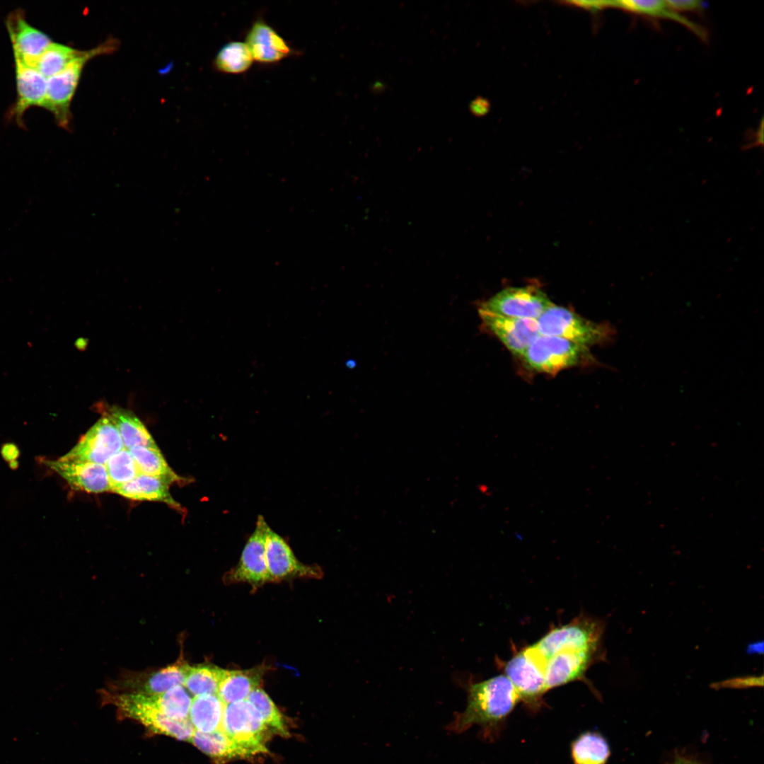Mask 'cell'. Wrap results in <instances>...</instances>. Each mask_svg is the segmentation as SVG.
I'll use <instances>...</instances> for the list:
<instances>
[{
	"label": "cell",
	"instance_id": "obj_1",
	"mask_svg": "<svg viewBox=\"0 0 764 764\" xmlns=\"http://www.w3.org/2000/svg\"><path fill=\"white\" fill-rule=\"evenodd\" d=\"M519 701V693L504 674L472 683L468 689L465 709L454 714L446 729L461 734L478 725L481 737L493 741Z\"/></svg>",
	"mask_w": 764,
	"mask_h": 764
},
{
	"label": "cell",
	"instance_id": "obj_2",
	"mask_svg": "<svg viewBox=\"0 0 764 764\" xmlns=\"http://www.w3.org/2000/svg\"><path fill=\"white\" fill-rule=\"evenodd\" d=\"M104 701L124 716L135 719L154 734L190 741L195 729L190 719L175 720L176 695L173 689L159 694L103 690Z\"/></svg>",
	"mask_w": 764,
	"mask_h": 764
},
{
	"label": "cell",
	"instance_id": "obj_3",
	"mask_svg": "<svg viewBox=\"0 0 764 764\" xmlns=\"http://www.w3.org/2000/svg\"><path fill=\"white\" fill-rule=\"evenodd\" d=\"M117 42L108 40L80 54L57 74L47 79L43 108L54 117L60 127L68 129L71 121L70 105L76 90L83 68L93 57L115 50Z\"/></svg>",
	"mask_w": 764,
	"mask_h": 764
},
{
	"label": "cell",
	"instance_id": "obj_4",
	"mask_svg": "<svg viewBox=\"0 0 764 764\" xmlns=\"http://www.w3.org/2000/svg\"><path fill=\"white\" fill-rule=\"evenodd\" d=\"M537 322L540 335L562 337L586 347L610 342L615 335V329L608 323L592 322L554 304Z\"/></svg>",
	"mask_w": 764,
	"mask_h": 764
},
{
	"label": "cell",
	"instance_id": "obj_5",
	"mask_svg": "<svg viewBox=\"0 0 764 764\" xmlns=\"http://www.w3.org/2000/svg\"><path fill=\"white\" fill-rule=\"evenodd\" d=\"M221 729L245 758L266 753L269 730L255 707L247 700L225 705Z\"/></svg>",
	"mask_w": 764,
	"mask_h": 764
},
{
	"label": "cell",
	"instance_id": "obj_6",
	"mask_svg": "<svg viewBox=\"0 0 764 764\" xmlns=\"http://www.w3.org/2000/svg\"><path fill=\"white\" fill-rule=\"evenodd\" d=\"M603 630L604 623L600 620L577 618L552 629L532 646L545 661L565 649L600 652Z\"/></svg>",
	"mask_w": 764,
	"mask_h": 764
},
{
	"label": "cell",
	"instance_id": "obj_7",
	"mask_svg": "<svg viewBox=\"0 0 764 764\" xmlns=\"http://www.w3.org/2000/svg\"><path fill=\"white\" fill-rule=\"evenodd\" d=\"M521 357L529 368L555 374L582 362L589 357V352L587 347L568 340L539 335Z\"/></svg>",
	"mask_w": 764,
	"mask_h": 764
},
{
	"label": "cell",
	"instance_id": "obj_8",
	"mask_svg": "<svg viewBox=\"0 0 764 764\" xmlns=\"http://www.w3.org/2000/svg\"><path fill=\"white\" fill-rule=\"evenodd\" d=\"M509 679L528 710L535 713L542 707L543 696L548 691L544 667L538 663L529 647L519 652L504 666Z\"/></svg>",
	"mask_w": 764,
	"mask_h": 764
},
{
	"label": "cell",
	"instance_id": "obj_9",
	"mask_svg": "<svg viewBox=\"0 0 764 764\" xmlns=\"http://www.w3.org/2000/svg\"><path fill=\"white\" fill-rule=\"evenodd\" d=\"M269 527L263 516H258L255 531L245 545L239 562L226 574L225 581L227 584L248 583L257 588L270 582L265 555V540Z\"/></svg>",
	"mask_w": 764,
	"mask_h": 764
},
{
	"label": "cell",
	"instance_id": "obj_10",
	"mask_svg": "<svg viewBox=\"0 0 764 764\" xmlns=\"http://www.w3.org/2000/svg\"><path fill=\"white\" fill-rule=\"evenodd\" d=\"M552 305L542 290L527 286L504 289L480 307L507 317L537 320Z\"/></svg>",
	"mask_w": 764,
	"mask_h": 764
},
{
	"label": "cell",
	"instance_id": "obj_11",
	"mask_svg": "<svg viewBox=\"0 0 764 764\" xmlns=\"http://www.w3.org/2000/svg\"><path fill=\"white\" fill-rule=\"evenodd\" d=\"M183 649L175 662L157 670L122 673L112 685V691L159 694L183 685L186 668Z\"/></svg>",
	"mask_w": 764,
	"mask_h": 764
},
{
	"label": "cell",
	"instance_id": "obj_12",
	"mask_svg": "<svg viewBox=\"0 0 764 764\" xmlns=\"http://www.w3.org/2000/svg\"><path fill=\"white\" fill-rule=\"evenodd\" d=\"M123 448V441L117 429L108 417L103 416L60 458L105 465L111 456Z\"/></svg>",
	"mask_w": 764,
	"mask_h": 764
},
{
	"label": "cell",
	"instance_id": "obj_13",
	"mask_svg": "<svg viewBox=\"0 0 764 764\" xmlns=\"http://www.w3.org/2000/svg\"><path fill=\"white\" fill-rule=\"evenodd\" d=\"M265 555L270 581L293 578L318 579L323 575L318 565L300 562L286 541L270 527L267 531Z\"/></svg>",
	"mask_w": 764,
	"mask_h": 764
},
{
	"label": "cell",
	"instance_id": "obj_14",
	"mask_svg": "<svg viewBox=\"0 0 764 764\" xmlns=\"http://www.w3.org/2000/svg\"><path fill=\"white\" fill-rule=\"evenodd\" d=\"M478 312L483 323L513 354L521 356L540 335L537 320L504 316L481 307Z\"/></svg>",
	"mask_w": 764,
	"mask_h": 764
},
{
	"label": "cell",
	"instance_id": "obj_15",
	"mask_svg": "<svg viewBox=\"0 0 764 764\" xmlns=\"http://www.w3.org/2000/svg\"><path fill=\"white\" fill-rule=\"evenodd\" d=\"M6 26L11 42L14 57L34 66L35 63L52 42L45 33L31 25L25 18L22 9L9 13L6 18Z\"/></svg>",
	"mask_w": 764,
	"mask_h": 764
},
{
	"label": "cell",
	"instance_id": "obj_16",
	"mask_svg": "<svg viewBox=\"0 0 764 764\" xmlns=\"http://www.w3.org/2000/svg\"><path fill=\"white\" fill-rule=\"evenodd\" d=\"M44 463L63 478L74 490L88 493L111 491L105 465L61 458L46 460Z\"/></svg>",
	"mask_w": 764,
	"mask_h": 764
},
{
	"label": "cell",
	"instance_id": "obj_17",
	"mask_svg": "<svg viewBox=\"0 0 764 764\" xmlns=\"http://www.w3.org/2000/svg\"><path fill=\"white\" fill-rule=\"evenodd\" d=\"M245 42L253 60L261 64H276L298 53L270 25L260 18H257L250 27Z\"/></svg>",
	"mask_w": 764,
	"mask_h": 764
},
{
	"label": "cell",
	"instance_id": "obj_18",
	"mask_svg": "<svg viewBox=\"0 0 764 764\" xmlns=\"http://www.w3.org/2000/svg\"><path fill=\"white\" fill-rule=\"evenodd\" d=\"M16 64V100L10 115L18 125H23L25 111L33 106L43 108L47 93V79L37 69L17 57Z\"/></svg>",
	"mask_w": 764,
	"mask_h": 764
},
{
	"label": "cell",
	"instance_id": "obj_19",
	"mask_svg": "<svg viewBox=\"0 0 764 764\" xmlns=\"http://www.w3.org/2000/svg\"><path fill=\"white\" fill-rule=\"evenodd\" d=\"M598 652L565 649L551 656L546 661L544 671L547 690L581 679Z\"/></svg>",
	"mask_w": 764,
	"mask_h": 764
},
{
	"label": "cell",
	"instance_id": "obj_20",
	"mask_svg": "<svg viewBox=\"0 0 764 764\" xmlns=\"http://www.w3.org/2000/svg\"><path fill=\"white\" fill-rule=\"evenodd\" d=\"M266 666L245 670H226L219 684L217 695L225 704L246 700L255 688L260 687Z\"/></svg>",
	"mask_w": 764,
	"mask_h": 764
},
{
	"label": "cell",
	"instance_id": "obj_21",
	"mask_svg": "<svg viewBox=\"0 0 764 764\" xmlns=\"http://www.w3.org/2000/svg\"><path fill=\"white\" fill-rule=\"evenodd\" d=\"M112 492L127 499L161 502L177 510L181 509V506L169 492V485L152 476L140 473L132 480L115 487Z\"/></svg>",
	"mask_w": 764,
	"mask_h": 764
},
{
	"label": "cell",
	"instance_id": "obj_22",
	"mask_svg": "<svg viewBox=\"0 0 764 764\" xmlns=\"http://www.w3.org/2000/svg\"><path fill=\"white\" fill-rule=\"evenodd\" d=\"M103 416L108 417L117 429L125 448L135 446L157 447L151 435L132 412L118 406H108Z\"/></svg>",
	"mask_w": 764,
	"mask_h": 764
},
{
	"label": "cell",
	"instance_id": "obj_23",
	"mask_svg": "<svg viewBox=\"0 0 764 764\" xmlns=\"http://www.w3.org/2000/svg\"><path fill=\"white\" fill-rule=\"evenodd\" d=\"M606 6H615L635 13L649 17L674 21L690 29L698 37L705 40V30L699 25L680 15L662 0H626L606 1Z\"/></svg>",
	"mask_w": 764,
	"mask_h": 764
},
{
	"label": "cell",
	"instance_id": "obj_24",
	"mask_svg": "<svg viewBox=\"0 0 764 764\" xmlns=\"http://www.w3.org/2000/svg\"><path fill=\"white\" fill-rule=\"evenodd\" d=\"M225 704L217 695H200L192 699L189 719L195 729L209 733L221 729Z\"/></svg>",
	"mask_w": 764,
	"mask_h": 764
},
{
	"label": "cell",
	"instance_id": "obj_25",
	"mask_svg": "<svg viewBox=\"0 0 764 764\" xmlns=\"http://www.w3.org/2000/svg\"><path fill=\"white\" fill-rule=\"evenodd\" d=\"M570 750L574 764H606L611 753L606 739L594 731L580 734L572 741Z\"/></svg>",
	"mask_w": 764,
	"mask_h": 764
},
{
	"label": "cell",
	"instance_id": "obj_26",
	"mask_svg": "<svg viewBox=\"0 0 764 764\" xmlns=\"http://www.w3.org/2000/svg\"><path fill=\"white\" fill-rule=\"evenodd\" d=\"M129 451L141 474L159 478L168 485L183 481V478L170 468L158 446H135Z\"/></svg>",
	"mask_w": 764,
	"mask_h": 764
},
{
	"label": "cell",
	"instance_id": "obj_27",
	"mask_svg": "<svg viewBox=\"0 0 764 764\" xmlns=\"http://www.w3.org/2000/svg\"><path fill=\"white\" fill-rule=\"evenodd\" d=\"M190 741L216 760L245 758L239 747L221 729L209 733L195 730Z\"/></svg>",
	"mask_w": 764,
	"mask_h": 764
},
{
	"label": "cell",
	"instance_id": "obj_28",
	"mask_svg": "<svg viewBox=\"0 0 764 764\" xmlns=\"http://www.w3.org/2000/svg\"><path fill=\"white\" fill-rule=\"evenodd\" d=\"M253 61L245 42L231 41L219 50L214 58V65L219 72L239 74L247 71Z\"/></svg>",
	"mask_w": 764,
	"mask_h": 764
},
{
	"label": "cell",
	"instance_id": "obj_29",
	"mask_svg": "<svg viewBox=\"0 0 764 764\" xmlns=\"http://www.w3.org/2000/svg\"><path fill=\"white\" fill-rule=\"evenodd\" d=\"M224 669L211 665H187L183 686L194 696L216 695Z\"/></svg>",
	"mask_w": 764,
	"mask_h": 764
},
{
	"label": "cell",
	"instance_id": "obj_30",
	"mask_svg": "<svg viewBox=\"0 0 764 764\" xmlns=\"http://www.w3.org/2000/svg\"><path fill=\"white\" fill-rule=\"evenodd\" d=\"M81 52L71 47L52 42L39 57L35 67L48 79L64 69Z\"/></svg>",
	"mask_w": 764,
	"mask_h": 764
},
{
	"label": "cell",
	"instance_id": "obj_31",
	"mask_svg": "<svg viewBox=\"0 0 764 764\" xmlns=\"http://www.w3.org/2000/svg\"><path fill=\"white\" fill-rule=\"evenodd\" d=\"M246 700L257 710L269 730L282 736L289 735L282 714L269 695L260 687L253 690Z\"/></svg>",
	"mask_w": 764,
	"mask_h": 764
},
{
	"label": "cell",
	"instance_id": "obj_32",
	"mask_svg": "<svg viewBox=\"0 0 764 764\" xmlns=\"http://www.w3.org/2000/svg\"><path fill=\"white\" fill-rule=\"evenodd\" d=\"M111 491L127 483L140 474L136 462L128 448H123L111 456L105 464Z\"/></svg>",
	"mask_w": 764,
	"mask_h": 764
},
{
	"label": "cell",
	"instance_id": "obj_33",
	"mask_svg": "<svg viewBox=\"0 0 764 764\" xmlns=\"http://www.w3.org/2000/svg\"><path fill=\"white\" fill-rule=\"evenodd\" d=\"M763 684V676H748L731 678L729 680L724 681L717 683H714L713 687L717 686L718 688H743L753 686H762Z\"/></svg>",
	"mask_w": 764,
	"mask_h": 764
},
{
	"label": "cell",
	"instance_id": "obj_34",
	"mask_svg": "<svg viewBox=\"0 0 764 764\" xmlns=\"http://www.w3.org/2000/svg\"><path fill=\"white\" fill-rule=\"evenodd\" d=\"M667 4L675 11H695L703 7L700 1L696 0H668Z\"/></svg>",
	"mask_w": 764,
	"mask_h": 764
},
{
	"label": "cell",
	"instance_id": "obj_35",
	"mask_svg": "<svg viewBox=\"0 0 764 764\" xmlns=\"http://www.w3.org/2000/svg\"><path fill=\"white\" fill-rule=\"evenodd\" d=\"M487 109V103L482 98H478L470 105V110L473 114L480 116L485 114Z\"/></svg>",
	"mask_w": 764,
	"mask_h": 764
},
{
	"label": "cell",
	"instance_id": "obj_36",
	"mask_svg": "<svg viewBox=\"0 0 764 764\" xmlns=\"http://www.w3.org/2000/svg\"><path fill=\"white\" fill-rule=\"evenodd\" d=\"M668 764H701L697 759L676 753L674 759Z\"/></svg>",
	"mask_w": 764,
	"mask_h": 764
},
{
	"label": "cell",
	"instance_id": "obj_37",
	"mask_svg": "<svg viewBox=\"0 0 764 764\" xmlns=\"http://www.w3.org/2000/svg\"><path fill=\"white\" fill-rule=\"evenodd\" d=\"M746 652L749 654H760L763 653V642L758 641L751 643L748 645L746 648Z\"/></svg>",
	"mask_w": 764,
	"mask_h": 764
}]
</instances>
